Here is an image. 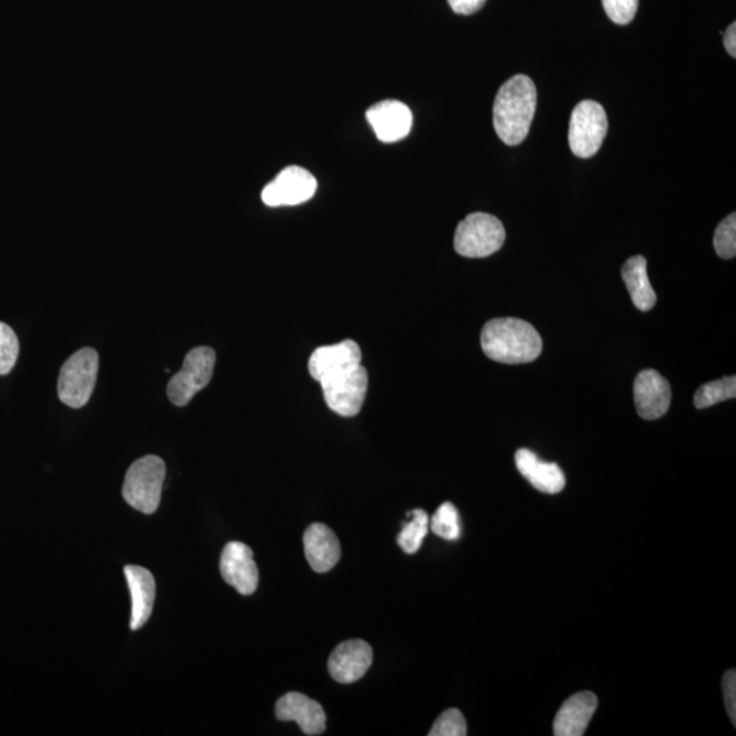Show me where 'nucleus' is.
Returning a JSON list of instances; mask_svg holds the SVG:
<instances>
[{"mask_svg":"<svg viewBox=\"0 0 736 736\" xmlns=\"http://www.w3.org/2000/svg\"><path fill=\"white\" fill-rule=\"evenodd\" d=\"M536 100L535 82L528 75H514L501 87L493 108L494 129L506 145L517 147L528 137Z\"/></svg>","mask_w":736,"mask_h":736,"instance_id":"f257e3e1","label":"nucleus"},{"mask_svg":"<svg viewBox=\"0 0 736 736\" xmlns=\"http://www.w3.org/2000/svg\"><path fill=\"white\" fill-rule=\"evenodd\" d=\"M481 343L491 361L504 364L535 362L543 351L541 334L530 322L518 319L488 321L483 327Z\"/></svg>","mask_w":736,"mask_h":736,"instance_id":"f03ea898","label":"nucleus"},{"mask_svg":"<svg viewBox=\"0 0 736 736\" xmlns=\"http://www.w3.org/2000/svg\"><path fill=\"white\" fill-rule=\"evenodd\" d=\"M165 474L167 466L160 457L151 454L137 460L125 474L123 498L135 511L153 514L160 505Z\"/></svg>","mask_w":736,"mask_h":736,"instance_id":"7ed1b4c3","label":"nucleus"},{"mask_svg":"<svg viewBox=\"0 0 736 736\" xmlns=\"http://www.w3.org/2000/svg\"><path fill=\"white\" fill-rule=\"evenodd\" d=\"M505 239V226L495 215L472 213L457 226L454 250L466 259H486L502 249Z\"/></svg>","mask_w":736,"mask_h":736,"instance_id":"20e7f679","label":"nucleus"},{"mask_svg":"<svg viewBox=\"0 0 736 736\" xmlns=\"http://www.w3.org/2000/svg\"><path fill=\"white\" fill-rule=\"evenodd\" d=\"M99 374V353L82 349L64 362L58 380V396L70 409H82L94 391Z\"/></svg>","mask_w":736,"mask_h":736,"instance_id":"39448f33","label":"nucleus"},{"mask_svg":"<svg viewBox=\"0 0 736 736\" xmlns=\"http://www.w3.org/2000/svg\"><path fill=\"white\" fill-rule=\"evenodd\" d=\"M319 382L329 409L337 415L352 417L362 411L369 389L367 370L362 364L336 371Z\"/></svg>","mask_w":736,"mask_h":736,"instance_id":"423d86ee","label":"nucleus"},{"mask_svg":"<svg viewBox=\"0 0 736 736\" xmlns=\"http://www.w3.org/2000/svg\"><path fill=\"white\" fill-rule=\"evenodd\" d=\"M608 119L606 110L596 101L578 103L568 125V145L579 159H589L598 152L606 139Z\"/></svg>","mask_w":736,"mask_h":736,"instance_id":"0eeeda50","label":"nucleus"},{"mask_svg":"<svg viewBox=\"0 0 736 736\" xmlns=\"http://www.w3.org/2000/svg\"><path fill=\"white\" fill-rule=\"evenodd\" d=\"M215 364V352L209 346H196L184 357L183 367L173 375L167 394L173 405L185 406L196 393L211 382Z\"/></svg>","mask_w":736,"mask_h":736,"instance_id":"6e6552de","label":"nucleus"},{"mask_svg":"<svg viewBox=\"0 0 736 736\" xmlns=\"http://www.w3.org/2000/svg\"><path fill=\"white\" fill-rule=\"evenodd\" d=\"M316 179L302 167H286L262 190V201L271 208L301 205L313 199Z\"/></svg>","mask_w":736,"mask_h":736,"instance_id":"1a4fd4ad","label":"nucleus"},{"mask_svg":"<svg viewBox=\"0 0 736 736\" xmlns=\"http://www.w3.org/2000/svg\"><path fill=\"white\" fill-rule=\"evenodd\" d=\"M221 576L224 582L244 596L253 595L259 586L260 573L254 561L253 550L241 542L226 544L220 559Z\"/></svg>","mask_w":736,"mask_h":736,"instance_id":"9d476101","label":"nucleus"},{"mask_svg":"<svg viewBox=\"0 0 736 736\" xmlns=\"http://www.w3.org/2000/svg\"><path fill=\"white\" fill-rule=\"evenodd\" d=\"M672 386L655 370H644L634 381V404L645 421H656L666 415L672 404Z\"/></svg>","mask_w":736,"mask_h":736,"instance_id":"9b49d317","label":"nucleus"},{"mask_svg":"<svg viewBox=\"0 0 736 736\" xmlns=\"http://www.w3.org/2000/svg\"><path fill=\"white\" fill-rule=\"evenodd\" d=\"M373 664V649L363 639L341 643L329 657V674L339 684L350 685L362 679Z\"/></svg>","mask_w":736,"mask_h":736,"instance_id":"f8f14e48","label":"nucleus"},{"mask_svg":"<svg viewBox=\"0 0 736 736\" xmlns=\"http://www.w3.org/2000/svg\"><path fill=\"white\" fill-rule=\"evenodd\" d=\"M366 115L379 140L385 143L404 140L414 122L410 108L397 100L381 101L369 108Z\"/></svg>","mask_w":736,"mask_h":736,"instance_id":"ddd939ff","label":"nucleus"},{"mask_svg":"<svg viewBox=\"0 0 736 736\" xmlns=\"http://www.w3.org/2000/svg\"><path fill=\"white\" fill-rule=\"evenodd\" d=\"M281 722H295L306 735H321L326 729V715L320 703L302 693H289L276 704Z\"/></svg>","mask_w":736,"mask_h":736,"instance_id":"4468645a","label":"nucleus"},{"mask_svg":"<svg viewBox=\"0 0 736 736\" xmlns=\"http://www.w3.org/2000/svg\"><path fill=\"white\" fill-rule=\"evenodd\" d=\"M304 553L316 573L332 571L339 564L341 546L334 532L325 524H311L303 536Z\"/></svg>","mask_w":736,"mask_h":736,"instance_id":"2eb2a0df","label":"nucleus"},{"mask_svg":"<svg viewBox=\"0 0 736 736\" xmlns=\"http://www.w3.org/2000/svg\"><path fill=\"white\" fill-rule=\"evenodd\" d=\"M124 576L131 595V631H139L151 618L155 597V583L151 572L145 567L129 565L124 567Z\"/></svg>","mask_w":736,"mask_h":736,"instance_id":"dca6fc26","label":"nucleus"},{"mask_svg":"<svg viewBox=\"0 0 736 736\" xmlns=\"http://www.w3.org/2000/svg\"><path fill=\"white\" fill-rule=\"evenodd\" d=\"M597 709V697L594 693L582 692L567 698L561 706L554 720L555 736H582L588 728Z\"/></svg>","mask_w":736,"mask_h":736,"instance_id":"f3484780","label":"nucleus"},{"mask_svg":"<svg viewBox=\"0 0 736 736\" xmlns=\"http://www.w3.org/2000/svg\"><path fill=\"white\" fill-rule=\"evenodd\" d=\"M357 364H362L361 346L353 340H345L316 349L310 356L309 371L315 381H320L323 376Z\"/></svg>","mask_w":736,"mask_h":736,"instance_id":"a211bd4d","label":"nucleus"},{"mask_svg":"<svg viewBox=\"0 0 736 736\" xmlns=\"http://www.w3.org/2000/svg\"><path fill=\"white\" fill-rule=\"evenodd\" d=\"M516 465L520 474L542 493L558 494L565 488L566 477L559 465L544 463L528 448L517 451Z\"/></svg>","mask_w":736,"mask_h":736,"instance_id":"6ab92c4d","label":"nucleus"},{"mask_svg":"<svg viewBox=\"0 0 736 736\" xmlns=\"http://www.w3.org/2000/svg\"><path fill=\"white\" fill-rule=\"evenodd\" d=\"M632 302L639 311H651L656 306L657 296L649 283L646 260L643 255L632 256L621 269Z\"/></svg>","mask_w":736,"mask_h":736,"instance_id":"aec40b11","label":"nucleus"},{"mask_svg":"<svg viewBox=\"0 0 736 736\" xmlns=\"http://www.w3.org/2000/svg\"><path fill=\"white\" fill-rule=\"evenodd\" d=\"M430 528L429 514L422 508L412 512V520L400 532L397 543L405 554H416L422 547L424 537L427 536Z\"/></svg>","mask_w":736,"mask_h":736,"instance_id":"412c9836","label":"nucleus"},{"mask_svg":"<svg viewBox=\"0 0 736 736\" xmlns=\"http://www.w3.org/2000/svg\"><path fill=\"white\" fill-rule=\"evenodd\" d=\"M735 397L736 376H726V379L709 382V384L698 387L696 396H694V405L698 410H705Z\"/></svg>","mask_w":736,"mask_h":736,"instance_id":"4be33fe9","label":"nucleus"},{"mask_svg":"<svg viewBox=\"0 0 736 736\" xmlns=\"http://www.w3.org/2000/svg\"><path fill=\"white\" fill-rule=\"evenodd\" d=\"M430 528L436 536L445 538V541H457L461 534V525L456 506L451 502L442 504L431 518Z\"/></svg>","mask_w":736,"mask_h":736,"instance_id":"5701e85b","label":"nucleus"},{"mask_svg":"<svg viewBox=\"0 0 736 736\" xmlns=\"http://www.w3.org/2000/svg\"><path fill=\"white\" fill-rule=\"evenodd\" d=\"M714 245L717 255L732 260L736 255V214L732 213L717 225Z\"/></svg>","mask_w":736,"mask_h":736,"instance_id":"b1692460","label":"nucleus"},{"mask_svg":"<svg viewBox=\"0 0 736 736\" xmlns=\"http://www.w3.org/2000/svg\"><path fill=\"white\" fill-rule=\"evenodd\" d=\"M20 341L9 325L0 322V375H8L16 366Z\"/></svg>","mask_w":736,"mask_h":736,"instance_id":"393cba45","label":"nucleus"},{"mask_svg":"<svg viewBox=\"0 0 736 736\" xmlns=\"http://www.w3.org/2000/svg\"><path fill=\"white\" fill-rule=\"evenodd\" d=\"M466 734L468 732H466L465 717L456 708L445 710L429 733L430 736H465Z\"/></svg>","mask_w":736,"mask_h":736,"instance_id":"a878e982","label":"nucleus"},{"mask_svg":"<svg viewBox=\"0 0 736 736\" xmlns=\"http://www.w3.org/2000/svg\"><path fill=\"white\" fill-rule=\"evenodd\" d=\"M604 10L618 26H627L636 17L638 0H603Z\"/></svg>","mask_w":736,"mask_h":736,"instance_id":"bb28decb","label":"nucleus"},{"mask_svg":"<svg viewBox=\"0 0 736 736\" xmlns=\"http://www.w3.org/2000/svg\"><path fill=\"white\" fill-rule=\"evenodd\" d=\"M724 703H726L727 714L732 719L733 726H736V672L729 669L723 676Z\"/></svg>","mask_w":736,"mask_h":736,"instance_id":"cd10ccee","label":"nucleus"},{"mask_svg":"<svg viewBox=\"0 0 736 736\" xmlns=\"http://www.w3.org/2000/svg\"><path fill=\"white\" fill-rule=\"evenodd\" d=\"M454 13L471 16L483 9L487 0H447Z\"/></svg>","mask_w":736,"mask_h":736,"instance_id":"c85d7f7f","label":"nucleus"},{"mask_svg":"<svg viewBox=\"0 0 736 736\" xmlns=\"http://www.w3.org/2000/svg\"><path fill=\"white\" fill-rule=\"evenodd\" d=\"M724 47L733 58H736V23L733 22L724 33Z\"/></svg>","mask_w":736,"mask_h":736,"instance_id":"c756f323","label":"nucleus"}]
</instances>
